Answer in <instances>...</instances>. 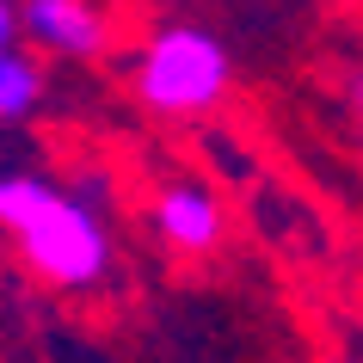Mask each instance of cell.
<instances>
[{"instance_id": "6da1fadb", "label": "cell", "mask_w": 363, "mask_h": 363, "mask_svg": "<svg viewBox=\"0 0 363 363\" xmlns=\"http://www.w3.org/2000/svg\"><path fill=\"white\" fill-rule=\"evenodd\" d=\"M0 222L13 228L25 265L56 289H86L111 265V240H105L99 210L56 191L38 172H6L0 179Z\"/></svg>"}, {"instance_id": "7a4b0ae2", "label": "cell", "mask_w": 363, "mask_h": 363, "mask_svg": "<svg viewBox=\"0 0 363 363\" xmlns=\"http://www.w3.org/2000/svg\"><path fill=\"white\" fill-rule=\"evenodd\" d=\"M234 80V62L222 50V38L197 31V25H167L142 43L135 56V93L142 105L160 117H197V111H216L222 93Z\"/></svg>"}, {"instance_id": "3957f363", "label": "cell", "mask_w": 363, "mask_h": 363, "mask_svg": "<svg viewBox=\"0 0 363 363\" xmlns=\"http://www.w3.org/2000/svg\"><path fill=\"white\" fill-rule=\"evenodd\" d=\"M19 19L25 38L50 56H99L111 38V25L93 0H19Z\"/></svg>"}, {"instance_id": "277c9868", "label": "cell", "mask_w": 363, "mask_h": 363, "mask_svg": "<svg viewBox=\"0 0 363 363\" xmlns=\"http://www.w3.org/2000/svg\"><path fill=\"white\" fill-rule=\"evenodd\" d=\"M222 228H228L222 203L203 185H191V179H179V185H167V191L154 197V234L172 252H210L222 240Z\"/></svg>"}, {"instance_id": "5b68a950", "label": "cell", "mask_w": 363, "mask_h": 363, "mask_svg": "<svg viewBox=\"0 0 363 363\" xmlns=\"http://www.w3.org/2000/svg\"><path fill=\"white\" fill-rule=\"evenodd\" d=\"M38 99H43V68L25 50H6L0 56V117L6 123H25V117L38 111Z\"/></svg>"}, {"instance_id": "8992f818", "label": "cell", "mask_w": 363, "mask_h": 363, "mask_svg": "<svg viewBox=\"0 0 363 363\" xmlns=\"http://www.w3.org/2000/svg\"><path fill=\"white\" fill-rule=\"evenodd\" d=\"M19 38H25L19 0H6V6H0V56H6V50H19Z\"/></svg>"}, {"instance_id": "52a82bcc", "label": "cell", "mask_w": 363, "mask_h": 363, "mask_svg": "<svg viewBox=\"0 0 363 363\" xmlns=\"http://www.w3.org/2000/svg\"><path fill=\"white\" fill-rule=\"evenodd\" d=\"M351 111L363 117V68H357V74H351Z\"/></svg>"}]
</instances>
